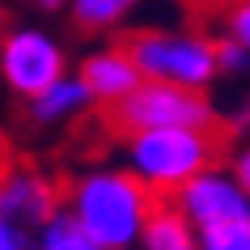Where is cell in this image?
<instances>
[{"label": "cell", "instance_id": "1", "mask_svg": "<svg viewBox=\"0 0 250 250\" xmlns=\"http://www.w3.org/2000/svg\"><path fill=\"white\" fill-rule=\"evenodd\" d=\"M60 195L64 208L85 225L93 250H132L148 208L157 204V195L132 170H89Z\"/></svg>", "mask_w": 250, "mask_h": 250}, {"label": "cell", "instance_id": "2", "mask_svg": "<svg viewBox=\"0 0 250 250\" xmlns=\"http://www.w3.org/2000/svg\"><path fill=\"white\" fill-rule=\"evenodd\" d=\"M212 161H221L216 127H136L123 140V170H132L157 199H170Z\"/></svg>", "mask_w": 250, "mask_h": 250}, {"label": "cell", "instance_id": "3", "mask_svg": "<svg viewBox=\"0 0 250 250\" xmlns=\"http://www.w3.org/2000/svg\"><path fill=\"white\" fill-rule=\"evenodd\" d=\"M140 77L170 81L187 89H204L216 81V42L191 30H136L123 42Z\"/></svg>", "mask_w": 250, "mask_h": 250}, {"label": "cell", "instance_id": "4", "mask_svg": "<svg viewBox=\"0 0 250 250\" xmlns=\"http://www.w3.org/2000/svg\"><path fill=\"white\" fill-rule=\"evenodd\" d=\"M119 132L136 127H216V110L204 98V89H187L170 81H148L140 77L132 89L110 106Z\"/></svg>", "mask_w": 250, "mask_h": 250}, {"label": "cell", "instance_id": "5", "mask_svg": "<svg viewBox=\"0 0 250 250\" xmlns=\"http://www.w3.org/2000/svg\"><path fill=\"white\" fill-rule=\"evenodd\" d=\"M60 72H68V60L55 34L34 26H9L0 34V81L9 85V93L30 98L42 85H51Z\"/></svg>", "mask_w": 250, "mask_h": 250}, {"label": "cell", "instance_id": "6", "mask_svg": "<svg viewBox=\"0 0 250 250\" xmlns=\"http://www.w3.org/2000/svg\"><path fill=\"white\" fill-rule=\"evenodd\" d=\"M170 199L191 221V229L221 225V221H250V187H242L229 174V166H221V161L195 170Z\"/></svg>", "mask_w": 250, "mask_h": 250}, {"label": "cell", "instance_id": "7", "mask_svg": "<svg viewBox=\"0 0 250 250\" xmlns=\"http://www.w3.org/2000/svg\"><path fill=\"white\" fill-rule=\"evenodd\" d=\"M64 204L60 187L34 166H4L0 170V216H9L21 229H39L55 208Z\"/></svg>", "mask_w": 250, "mask_h": 250}, {"label": "cell", "instance_id": "8", "mask_svg": "<svg viewBox=\"0 0 250 250\" xmlns=\"http://www.w3.org/2000/svg\"><path fill=\"white\" fill-rule=\"evenodd\" d=\"M26 106H30V119L39 127H64L72 119L89 115L98 102H93L89 85L81 81V72H60L51 85H42L39 93H30Z\"/></svg>", "mask_w": 250, "mask_h": 250}, {"label": "cell", "instance_id": "9", "mask_svg": "<svg viewBox=\"0 0 250 250\" xmlns=\"http://www.w3.org/2000/svg\"><path fill=\"white\" fill-rule=\"evenodd\" d=\"M81 81L89 85V93H93V102H98V106H115L119 98L140 81V68L132 64L127 47H102V51L85 55Z\"/></svg>", "mask_w": 250, "mask_h": 250}, {"label": "cell", "instance_id": "10", "mask_svg": "<svg viewBox=\"0 0 250 250\" xmlns=\"http://www.w3.org/2000/svg\"><path fill=\"white\" fill-rule=\"evenodd\" d=\"M145 250H195V229L187 221L174 199H157L140 225V242Z\"/></svg>", "mask_w": 250, "mask_h": 250}, {"label": "cell", "instance_id": "11", "mask_svg": "<svg viewBox=\"0 0 250 250\" xmlns=\"http://www.w3.org/2000/svg\"><path fill=\"white\" fill-rule=\"evenodd\" d=\"M136 4L140 0H68V13H72V26L85 34H110V30H123Z\"/></svg>", "mask_w": 250, "mask_h": 250}, {"label": "cell", "instance_id": "12", "mask_svg": "<svg viewBox=\"0 0 250 250\" xmlns=\"http://www.w3.org/2000/svg\"><path fill=\"white\" fill-rule=\"evenodd\" d=\"M34 246H42V250H93V242H89V233H85V225L60 204V208L34 229Z\"/></svg>", "mask_w": 250, "mask_h": 250}, {"label": "cell", "instance_id": "13", "mask_svg": "<svg viewBox=\"0 0 250 250\" xmlns=\"http://www.w3.org/2000/svg\"><path fill=\"white\" fill-rule=\"evenodd\" d=\"M199 250H250V221H221L195 229Z\"/></svg>", "mask_w": 250, "mask_h": 250}, {"label": "cell", "instance_id": "14", "mask_svg": "<svg viewBox=\"0 0 250 250\" xmlns=\"http://www.w3.org/2000/svg\"><path fill=\"white\" fill-rule=\"evenodd\" d=\"M216 42V77H242L250 68V42H237V39H212Z\"/></svg>", "mask_w": 250, "mask_h": 250}, {"label": "cell", "instance_id": "15", "mask_svg": "<svg viewBox=\"0 0 250 250\" xmlns=\"http://www.w3.org/2000/svg\"><path fill=\"white\" fill-rule=\"evenodd\" d=\"M30 246H34V233L13 225L9 216H0V250H30Z\"/></svg>", "mask_w": 250, "mask_h": 250}, {"label": "cell", "instance_id": "16", "mask_svg": "<svg viewBox=\"0 0 250 250\" xmlns=\"http://www.w3.org/2000/svg\"><path fill=\"white\" fill-rule=\"evenodd\" d=\"M225 34L237 39V42H250V4H246V0H233L229 21H225Z\"/></svg>", "mask_w": 250, "mask_h": 250}, {"label": "cell", "instance_id": "17", "mask_svg": "<svg viewBox=\"0 0 250 250\" xmlns=\"http://www.w3.org/2000/svg\"><path fill=\"white\" fill-rule=\"evenodd\" d=\"M229 174H233L242 187H250V153H246V148H237V153H233V166H229Z\"/></svg>", "mask_w": 250, "mask_h": 250}, {"label": "cell", "instance_id": "18", "mask_svg": "<svg viewBox=\"0 0 250 250\" xmlns=\"http://www.w3.org/2000/svg\"><path fill=\"white\" fill-rule=\"evenodd\" d=\"M34 9H42V13H60V9H68V0H30Z\"/></svg>", "mask_w": 250, "mask_h": 250}]
</instances>
